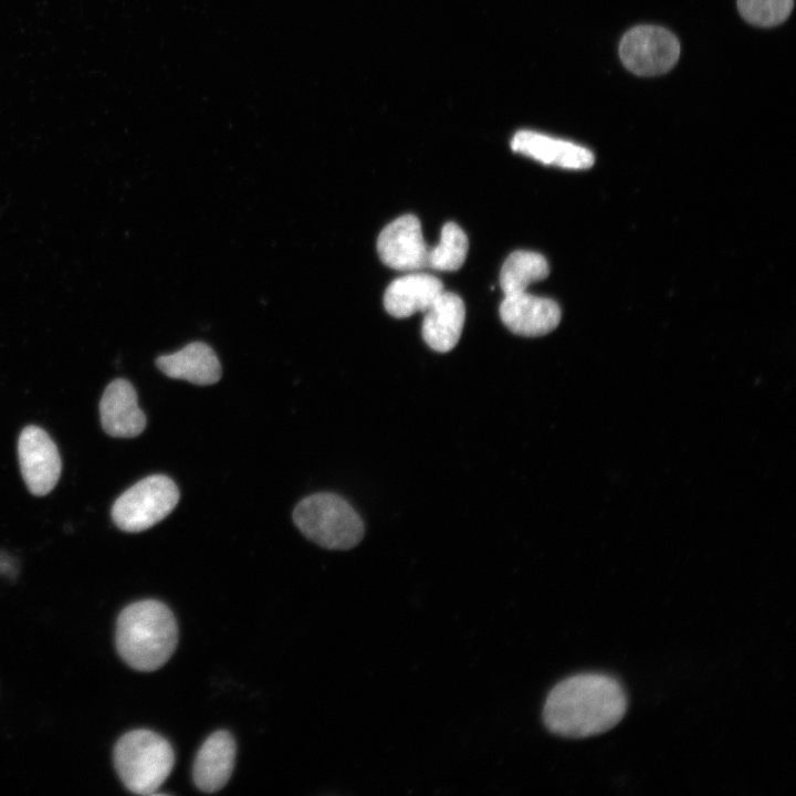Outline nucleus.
<instances>
[{
	"label": "nucleus",
	"instance_id": "7ed1b4c3",
	"mask_svg": "<svg viewBox=\"0 0 796 796\" xmlns=\"http://www.w3.org/2000/svg\"><path fill=\"white\" fill-rule=\"evenodd\" d=\"M175 763L170 743L149 730L124 734L114 748V765L127 789L154 794L169 776Z\"/></svg>",
	"mask_w": 796,
	"mask_h": 796
},
{
	"label": "nucleus",
	"instance_id": "6e6552de",
	"mask_svg": "<svg viewBox=\"0 0 796 796\" xmlns=\"http://www.w3.org/2000/svg\"><path fill=\"white\" fill-rule=\"evenodd\" d=\"M377 251L380 260L395 270L415 271L427 266L429 247L419 219L405 214L387 224L378 237Z\"/></svg>",
	"mask_w": 796,
	"mask_h": 796
},
{
	"label": "nucleus",
	"instance_id": "1a4fd4ad",
	"mask_svg": "<svg viewBox=\"0 0 796 796\" xmlns=\"http://www.w3.org/2000/svg\"><path fill=\"white\" fill-rule=\"evenodd\" d=\"M499 313L512 333L528 337L548 334L557 327L562 316L555 301L526 292L505 295Z\"/></svg>",
	"mask_w": 796,
	"mask_h": 796
},
{
	"label": "nucleus",
	"instance_id": "f03ea898",
	"mask_svg": "<svg viewBox=\"0 0 796 796\" xmlns=\"http://www.w3.org/2000/svg\"><path fill=\"white\" fill-rule=\"evenodd\" d=\"M178 629L174 614L161 601L140 600L122 610L116 624V648L138 671H154L174 653Z\"/></svg>",
	"mask_w": 796,
	"mask_h": 796
},
{
	"label": "nucleus",
	"instance_id": "4468645a",
	"mask_svg": "<svg viewBox=\"0 0 796 796\" xmlns=\"http://www.w3.org/2000/svg\"><path fill=\"white\" fill-rule=\"evenodd\" d=\"M443 292L442 282L430 274L411 273L394 280L384 294V306L397 318L426 312Z\"/></svg>",
	"mask_w": 796,
	"mask_h": 796
},
{
	"label": "nucleus",
	"instance_id": "f8f14e48",
	"mask_svg": "<svg viewBox=\"0 0 796 796\" xmlns=\"http://www.w3.org/2000/svg\"><path fill=\"white\" fill-rule=\"evenodd\" d=\"M235 761V742L227 731H217L203 742L193 763L196 786L206 793L221 789L229 781Z\"/></svg>",
	"mask_w": 796,
	"mask_h": 796
},
{
	"label": "nucleus",
	"instance_id": "0eeeda50",
	"mask_svg": "<svg viewBox=\"0 0 796 796\" xmlns=\"http://www.w3.org/2000/svg\"><path fill=\"white\" fill-rule=\"evenodd\" d=\"M18 457L29 491L39 496L48 494L57 483L62 468L50 436L40 427H25L19 437Z\"/></svg>",
	"mask_w": 796,
	"mask_h": 796
},
{
	"label": "nucleus",
	"instance_id": "a211bd4d",
	"mask_svg": "<svg viewBox=\"0 0 796 796\" xmlns=\"http://www.w3.org/2000/svg\"><path fill=\"white\" fill-rule=\"evenodd\" d=\"M794 0H737L742 18L756 27H775L790 14Z\"/></svg>",
	"mask_w": 796,
	"mask_h": 796
},
{
	"label": "nucleus",
	"instance_id": "ddd939ff",
	"mask_svg": "<svg viewBox=\"0 0 796 796\" xmlns=\"http://www.w3.org/2000/svg\"><path fill=\"white\" fill-rule=\"evenodd\" d=\"M465 318L461 297L443 291L425 312L422 337L436 352L447 353L459 342Z\"/></svg>",
	"mask_w": 796,
	"mask_h": 796
},
{
	"label": "nucleus",
	"instance_id": "dca6fc26",
	"mask_svg": "<svg viewBox=\"0 0 796 796\" xmlns=\"http://www.w3.org/2000/svg\"><path fill=\"white\" fill-rule=\"evenodd\" d=\"M548 273V263L542 254L533 251H514L501 268L500 286L504 296L523 293L530 284L544 280Z\"/></svg>",
	"mask_w": 796,
	"mask_h": 796
},
{
	"label": "nucleus",
	"instance_id": "39448f33",
	"mask_svg": "<svg viewBox=\"0 0 796 796\" xmlns=\"http://www.w3.org/2000/svg\"><path fill=\"white\" fill-rule=\"evenodd\" d=\"M179 491L163 474L144 478L114 502L112 519L126 532H142L164 520L177 505Z\"/></svg>",
	"mask_w": 796,
	"mask_h": 796
},
{
	"label": "nucleus",
	"instance_id": "f257e3e1",
	"mask_svg": "<svg viewBox=\"0 0 796 796\" xmlns=\"http://www.w3.org/2000/svg\"><path fill=\"white\" fill-rule=\"evenodd\" d=\"M627 711V695L615 678L580 673L558 682L543 708L546 729L558 736L584 739L619 723Z\"/></svg>",
	"mask_w": 796,
	"mask_h": 796
},
{
	"label": "nucleus",
	"instance_id": "f3484780",
	"mask_svg": "<svg viewBox=\"0 0 796 796\" xmlns=\"http://www.w3.org/2000/svg\"><path fill=\"white\" fill-rule=\"evenodd\" d=\"M469 249L468 237L454 222H447L442 230L440 241L436 247H429L427 266L438 271H455L465 261Z\"/></svg>",
	"mask_w": 796,
	"mask_h": 796
},
{
	"label": "nucleus",
	"instance_id": "423d86ee",
	"mask_svg": "<svg viewBox=\"0 0 796 796\" xmlns=\"http://www.w3.org/2000/svg\"><path fill=\"white\" fill-rule=\"evenodd\" d=\"M680 43L673 33L658 25H638L622 36L619 56L631 73L653 76L667 73L679 60Z\"/></svg>",
	"mask_w": 796,
	"mask_h": 796
},
{
	"label": "nucleus",
	"instance_id": "2eb2a0df",
	"mask_svg": "<svg viewBox=\"0 0 796 796\" xmlns=\"http://www.w3.org/2000/svg\"><path fill=\"white\" fill-rule=\"evenodd\" d=\"M156 365L166 376L195 385H211L221 377L216 353L202 342H193L176 353L161 355Z\"/></svg>",
	"mask_w": 796,
	"mask_h": 796
},
{
	"label": "nucleus",
	"instance_id": "20e7f679",
	"mask_svg": "<svg viewBox=\"0 0 796 796\" xmlns=\"http://www.w3.org/2000/svg\"><path fill=\"white\" fill-rule=\"evenodd\" d=\"M298 530L314 543L329 549H349L364 536V523L352 505L333 493H316L294 509Z\"/></svg>",
	"mask_w": 796,
	"mask_h": 796
},
{
	"label": "nucleus",
	"instance_id": "9d476101",
	"mask_svg": "<svg viewBox=\"0 0 796 796\" xmlns=\"http://www.w3.org/2000/svg\"><path fill=\"white\" fill-rule=\"evenodd\" d=\"M511 147L515 153L565 169H588L595 163L594 154L586 147L533 130L517 132Z\"/></svg>",
	"mask_w": 796,
	"mask_h": 796
},
{
	"label": "nucleus",
	"instance_id": "9b49d317",
	"mask_svg": "<svg viewBox=\"0 0 796 796\" xmlns=\"http://www.w3.org/2000/svg\"><path fill=\"white\" fill-rule=\"evenodd\" d=\"M104 431L116 438H133L146 427V417L137 404V394L126 379H115L105 389L100 402Z\"/></svg>",
	"mask_w": 796,
	"mask_h": 796
}]
</instances>
